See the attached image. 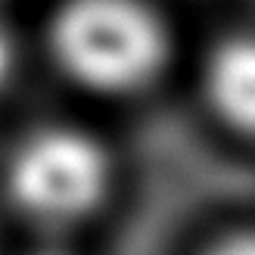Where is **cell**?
Returning <instances> with one entry per match:
<instances>
[{"label":"cell","instance_id":"4","mask_svg":"<svg viewBox=\"0 0 255 255\" xmlns=\"http://www.w3.org/2000/svg\"><path fill=\"white\" fill-rule=\"evenodd\" d=\"M209 255H255V231L221 240V243L215 246Z\"/></svg>","mask_w":255,"mask_h":255},{"label":"cell","instance_id":"2","mask_svg":"<svg viewBox=\"0 0 255 255\" xmlns=\"http://www.w3.org/2000/svg\"><path fill=\"white\" fill-rule=\"evenodd\" d=\"M109 177V156L97 137L50 125L28 134L12 152L9 196L41 224H72L103 202Z\"/></svg>","mask_w":255,"mask_h":255},{"label":"cell","instance_id":"1","mask_svg":"<svg viewBox=\"0 0 255 255\" xmlns=\"http://www.w3.org/2000/svg\"><path fill=\"white\" fill-rule=\"evenodd\" d=\"M50 50L75 84L134 94L162 72L168 37L143 0H66L50 22Z\"/></svg>","mask_w":255,"mask_h":255},{"label":"cell","instance_id":"5","mask_svg":"<svg viewBox=\"0 0 255 255\" xmlns=\"http://www.w3.org/2000/svg\"><path fill=\"white\" fill-rule=\"evenodd\" d=\"M12 72H16V41H12V34L0 25V87H3Z\"/></svg>","mask_w":255,"mask_h":255},{"label":"cell","instance_id":"6","mask_svg":"<svg viewBox=\"0 0 255 255\" xmlns=\"http://www.w3.org/2000/svg\"><path fill=\"white\" fill-rule=\"evenodd\" d=\"M37 255H69V252H56V249H50V252H37Z\"/></svg>","mask_w":255,"mask_h":255},{"label":"cell","instance_id":"3","mask_svg":"<svg viewBox=\"0 0 255 255\" xmlns=\"http://www.w3.org/2000/svg\"><path fill=\"white\" fill-rule=\"evenodd\" d=\"M206 97L224 125L255 137V37H227L209 53Z\"/></svg>","mask_w":255,"mask_h":255}]
</instances>
